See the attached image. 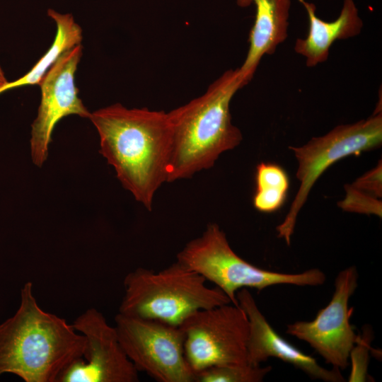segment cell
Returning a JSON list of instances; mask_svg holds the SVG:
<instances>
[{"instance_id":"1","label":"cell","mask_w":382,"mask_h":382,"mask_svg":"<svg viewBox=\"0 0 382 382\" xmlns=\"http://www.w3.org/2000/svg\"><path fill=\"white\" fill-rule=\"evenodd\" d=\"M100 153L122 185L151 211L154 195L167 182L171 144L168 112L115 103L91 113Z\"/></svg>"},{"instance_id":"2","label":"cell","mask_w":382,"mask_h":382,"mask_svg":"<svg viewBox=\"0 0 382 382\" xmlns=\"http://www.w3.org/2000/svg\"><path fill=\"white\" fill-rule=\"evenodd\" d=\"M28 282L15 314L0 324V376L25 382H57L72 362L82 358L86 340L65 318L40 308Z\"/></svg>"},{"instance_id":"3","label":"cell","mask_w":382,"mask_h":382,"mask_svg":"<svg viewBox=\"0 0 382 382\" xmlns=\"http://www.w3.org/2000/svg\"><path fill=\"white\" fill-rule=\"evenodd\" d=\"M239 68L226 71L200 96L168 112L171 144L167 182L190 178L212 168L243 139L233 125L231 101L248 83Z\"/></svg>"},{"instance_id":"4","label":"cell","mask_w":382,"mask_h":382,"mask_svg":"<svg viewBox=\"0 0 382 382\" xmlns=\"http://www.w3.org/2000/svg\"><path fill=\"white\" fill-rule=\"evenodd\" d=\"M206 282L177 260L158 272L138 267L124 279L118 313L179 326L198 310L231 303L222 290Z\"/></svg>"},{"instance_id":"5","label":"cell","mask_w":382,"mask_h":382,"mask_svg":"<svg viewBox=\"0 0 382 382\" xmlns=\"http://www.w3.org/2000/svg\"><path fill=\"white\" fill-rule=\"evenodd\" d=\"M177 261L222 290L231 303L239 306L236 293L243 288L257 291L277 284L318 286L325 273L316 268L300 273H282L259 268L239 257L219 225L209 224L202 234L188 242L177 254Z\"/></svg>"},{"instance_id":"6","label":"cell","mask_w":382,"mask_h":382,"mask_svg":"<svg viewBox=\"0 0 382 382\" xmlns=\"http://www.w3.org/2000/svg\"><path fill=\"white\" fill-rule=\"evenodd\" d=\"M382 142L381 106L357 122L337 126L301 146H289L298 161L299 190L284 220L277 227L278 237L290 245L296 217L319 177L331 165L347 156L380 146Z\"/></svg>"},{"instance_id":"7","label":"cell","mask_w":382,"mask_h":382,"mask_svg":"<svg viewBox=\"0 0 382 382\" xmlns=\"http://www.w3.org/2000/svg\"><path fill=\"white\" fill-rule=\"evenodd\" d=\"M115 328L120 345L138 371L159 382H193L180 326L118 313Z\"/></svg>"},{"instance_id":"8","label":"cell","mask_w":382,"mask_h":382,"mask_svg":"<svg viewBox=\"0 0 382 382\" xmlns=\"http://www.w3.org/2000/svg\"><path fill=\"white\" fill-rule=\"evenodd\" d=\"M184 352L194 374L212 366L245 364L249 321L231 303L198 310L180 325Z\"/></svg>"},{"instance_id":"9","label":"cell","mask_w":382,"mask_h":382,"mask_svg":"<svg viewBox=\"0 0 382 382\" xmlns=\"http://www.w3.org/2000/svg\"><path fill=\"white\" fill-rule=\"evenodd\" d=\"M358 272L351 266L340 271L335 279V290L329 303L320 309L314 320L297 321L287 325L286 332L307 342L327 364L340 369L349 365V354L359 336L349 319L350 297L357 288Z\"/></svg>"},{"instance_id":"10","label":"cell","mask_w":382,"mask_h":382,"mask_svg":"<svg viewBox=\"0 0 382 382\" xmlns=\"http://www.w3.org/2000/svg\"><path fill=\"white\" fill-rule=\"evenodd\" d=\"M72 325L85 337L83 354L64 369L57 382L139 381V371L122 349L115 326L101 312L88 308Z\"/></svg>"},{"instance_id":"11","label":"cell","mask_w":382,"mask_h":382,"mask_svg":"<svg viewBox=\"0 0 382 382\" xmlns=\"http://www.w3.org/2000/svg\"><path fill=\"white\" fill-rule=\"evenodd\" d=\"M81 44L63 53L42 79L41 100L31 125L30 154L33 163L42 166L48 155L57 123L69 115L89 118L91 113L78 96L74 75L82 56Z\"/></svg>"},{"instance_id":"12","label":"cell","mask_w":382,"mask_h":382,"mask_svg":"<svg viewBox=\"0 0 382 382\" xmlns=\"http://www.w3.org/2000/svg\"><path fill=\"white\" fill-rule=\"evenodd\" d=\"M239 306L245 311L249 321L247 342V361L258 366L270 357H275L302 370L313 379L326 382H343L340 369L321 366L312 357L307 355L282 337L270 325L260 311L247 288L236 293Z\"/></svg>"},{"instance_id":"13","label":"cell","mask_w":382,"mask_h":382,"mask_svg":"<svg viewBox=\"0 0 382 382\" xmlns=\"http://www.w3.org/2000/svg\"><path fill=\"white\" fill-rule=\"evenodd\" d=\"M241 6L254 3L255 19L249 34V49L241 71L249 82L265 54H272L287 37L290 0H236Z\"/></svg>"},{"instance_id":"14","label":"cell","mask_w":382,"mask_h":382,"mask_svg":"<svg viewBox=\"0 0 382 382\" xmlns=\"http://www.w3.org/2000/svg\"><path fill=\"white\" fill-rule=\"evenodd\" d=\"M307 11L309 28L305 38H298L294 51L304 57L306 65L313 67L325 62L330 48L337 40H345L358 35L363 28L354 0H345L338 18L326 22L316 15V6L305 0H299Z\"/></svg>"},{"instance_id":"15","label":"cell","mask_w":382,"mask_h":382,"mask_svg":"<svg viewBox=\"0 0 382 382\" xmlns=\"http://www.w3.org/2000/svg\"><path fill=\"white\" fill-rule=\"evenodd\" d=\"M47 14L57 25L53 43L27 74L14 81L8 82L0 88V93L18 86L39 85L47 71L63 53L81 44L83 39L82 29L74 21L72 15L59 13L50 8L48 9Z\"/></svg>"},{"instance_id":"16","label":"cell","mask_w":382,"mask_h":382,"mask_svg":"<svg viewBox=\"0 0 382 382\" xmlns=\"http://www.w3.org/2000/svg\"><path fill=\"white\" fill-rule=\"evenodd\" d=\"M254 207L262 212H272L284 204L289 180L286 173L279 166L262 162L256 167Z\"/></svg>"},{"instance_id":"17","label":"cell","mask_w":382,"mask_h":382,"mask_svg":"<svg viewBox=\"0 0 382 382\" xmlns=\"http://www.w3.org/2000/svg\"><path fill=\"white\" fill-rule=\"evenodd\" d=\"M272 369L271 366L262 367L248 363L212 366L195 373V381L260 382Z\"/></svg>"},{"instance_id":"18","label":"cell","mask_w":382,"mask_h":382,"mask_svg":"<svg viewBox=\"0 0 382 382\" xmlns=\"http://www.w3.org/2000/svg\"><path fill=\"white\" fill-rule=\"evenodd\" d=\"M346 195L339 202V207L345 211L381 217L382 203L375 197L360 191L352 185L345 186Z\"/></svg>"},{"instance_id":"19","label":"cell","mask_w":382,"mask_h":382,"mask_svg":"<svg viewBox=\"0 0 382 382\" xmlns=\"http://www.w3.org/2000/svg\"><path fill=\"white\" fill-rule=\"evenodd\" d=\"M357 345L353 347L349 354L352 361V371L349 381H365L367 378V367L369 359L368 340L360 339L356 342Z\"/></svg>"},{"instance_id":"20","label":"cell","mask_w":382,"mask_h":382,"mask_svg":"<svg viewBox=\"0 0 382 382\" xmlns=\"http://www.w3.org/2000/svg\"><path fill=\"white\" fill-rule=\"evenodd\" d=\"M382 163L357 178L351 185L376 198L382 197Z\"/></svg>"},{"instance_id":"21","label":"cell","mask_w":382,"mask_h":382,"mask_svg":"<svg viewBox=\"0 0 382 382\" xmlns=\"http://www.w3.org/2000/svg\"><path fill=\"white\" fill-rule=\"evenodd\" d=\"M8 83L3 69L0 65V88Z\"/></svg>"}]
</instances>
